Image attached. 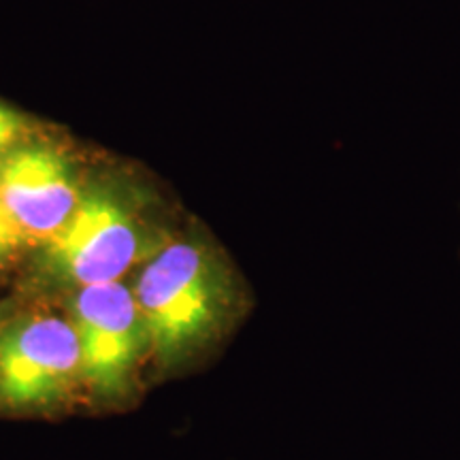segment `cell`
I'll return each instance as SVG.
<instances>
[{"label": "cell", "instance_id": "cell-8", "mask_svg": "<svg viewBox=\"0 0 460 460\" xmlns=\"http://www.w3.org/2000/svg\"><path fill=\"white\" fill-rule=\"evenodd\" d=\"M0 320H3V307H0Z\"/></svg>", "mask_w": 460, "mask_h": 460}, {"label": "cell", "instance_id": "cell-6", "mask_svg": "<svg viewBox=\"0 0 460 460\" xmlns=\"http://www.w3.org/2000/svg\"><path fill=\"white\" fill-rule=\"evenodd\" d=\"M28 245H32L31 239L26 237L24 230L0 199V267L13 262Z\"/></svg>", "mask_w": 460, "mask_h": 460}, {"label": "cell", "instance_id": "cell-2", "mask_svg": "<svg viewBox=\"0 0 460 460\" xmlns=\"http://www.w3.org/2000/svg\"><path fill=\"white\" fill-rule=\"evenodd\" d=\"M156 209L154 194L122 172L92 177L65 226L37 247L34 273L75 290L119 281L171 239Z\"/></svg>", "mask_w": 460, "mask_h": 460}, {"label": "cell", "instance_id": "cell-7", "mask_svg": "<svg viewBox=\"0 0 460 460\" xmlns=\"http://www.w3.org/2000/svg\"><path fill=\"white\" fill-rule=\"evenodd\" d=\"M32 135V126L24 113L0 101V154Z\"/></svg>", "mask_w": 460, "mask_h": 460}, {"label": "cell", "instance_id": "cell-4", "mask_svg": "<svg viewBox=\"0 0 460 460\" xmlns=\"http://www.w3.org/2000/svg\"><path fill=\"white\" fill-rule=\"evenodd\" d=\"M82 377L99 394H119L149 349L135 292L119 281L79 288L71 305Z\"/></svg>", "mask_w": 460, "mask_h": 460}, {"label": "cell", "instance_id": "cell-5", "mask_svg": "<svg viewBox=\"0 0 460 460\" xmlns=\"http://www.w3.org/2000/svg\"><path fill=\"white\" fill-rule=\"evenodd\" d=\"M82 377L71 320L31 315L0 329V402L39 407L60 399Z\"/></svg>", "mask_w": 460, "mask_h": 460}, {"label": "cell", "instance_id": "cell-3", "mask_svg": "<svg viewBox=\"0 0 460 460\" xmlns=\"http://www.w3.org/2000/svg\"><path fill=\"white\" fill-rule=\"evenodd\" d=\"M84 183L65 147L34 135L0 154V199L34 247L65 226Z\"/></svg>", "mask_w": 460, "mask_h": 460}, {"label": "cell", "instance_id": "cell-1", "mask_svg": "<svg viewBox=\"0 0 460 460\" xmlns=\"http://www.w3.org/2000/svg\"><path fill=\"white\" fill-rule=\"evenodd\" d=\"M132 292L149 349L166 369L203 356L245 307L237 271L200 226L171 237L147 258Z\"/></svg>", "mask_w": 460, "mask_h": 460}]
</instances>
